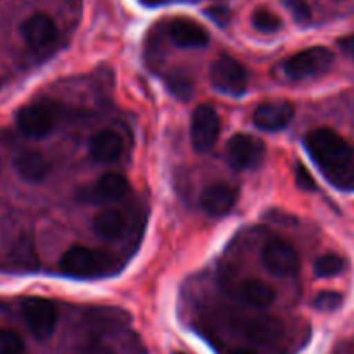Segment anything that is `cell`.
<instances>
[{
  "label": "cell",
  "mask_w": 354,
  "mask_h": 354,
  "mask_svg": "<svg viewBox=\"0 0 354 354\" xmlns=\"http://www.w3.org/2000/svg\"><path fill=\"white\" fill-rule=\"evenodd\" d=\"M311 156L328 182L344 190H354V149L332 128H317L304 140Z\"/></svg>",
  "instance_id": "cell-1"
},
{
  "label": "cell",
  "mask_w": 354,
  "mask_h": 354,
  "mask_svg": "<svg viewBox=\"0 0 354 354\" xmlns=\"http://www.w3.org/2000/svg\"><path fill=\"white\" fill-rule=\"evenodd\" d=\"M109 266V256L85 245H75L62 254L59 268L62 273L76 279H92L106 272Z\"/></svg>",
  "instance_id": "cell-2"
},
{
  "label": "cell",
  "mask_w": 354,
  "mask_h": 354,
  "mask_svg": "<svg viewBox=\"0 0 354 354\" xmlns=\"http://www.w3.org/2000/svg\"><path fill=\"white\" fill-rule=\"evenodd\" d=\"M334 64V52L327 47H310L289 57L283 71L292 80H304L327 73Z\"/></svg>",
  "instance_id": "cell-3"
},
{
  "label": "cell",
  "mask_w": 354,
  "mask_h": 354,
  "mask_svg": "<svg viewBox=\"0 0 354 354\" xmlns=\"http://www.w3.org/2000/svg\"><path fill=\"white\" fill-rule=\"evenodd\" d=\"M21 310L28 328L38 341H47L52 337L57 325V310L52 301L44 297H28L23 301Z\"/></svg>",
  "instance_id": "cell-4"
},
{
  "label": "cell",
  "mask_w": 354,
  "mask_h": 354,
  "mask_svg": "<svg viewBox=\"0 0 354 354\" xmlns=\"http://www.w3.org/2000/svg\"><path fill=\"white\" fill-rule=\"evenodd\" d=\"M266 145L261 138L249 133H237L227 145L228 162L235 169H254L263 165Z\"/></svg>",
  "instance_id": "cell-5"
},
{
  "label": "cell",
  "mask_w": 354,
  "mask_h": 354,
  "mask_svg": "<svg viewBox=\"0 0 354 354\" xmlns=\"http://www.w3.org/2000/svg\"><path fill=\"white\" fill-rule=\"evenodd\" d=\"M211 83L225 95L239 97L248 90V73L241 62L221 55L211 66Z\"/></svg>",
  "instance_id": "cell-6"
},
{
  "label": "cell",
  "mask_w": 354,
  "mask_h": 354,
  "mask_svg": "<svg viewBox=\"0 0 354 354\" xmlns=\"http://www.w3.org/2000/svg\"><path fill=\"white\" fill-rule=\"evenodd\" d=\"M221 131V120L216 111L207 104L197 106L192 114L190 138L197 152H209L218 142Z\"/></svg>",
  "instance_id": "cell-7"
},
{
  "label": "cell",
  "mask_w": 354,
  "mask_h": 354,
  "mask_svg": "<svg viewBox=\"0 0 354 354\" xmlns=\"http://www.w3.org/2000/svg\"><path fill=\"white\" fill-rule=\"evenodd\" d=\"M261 261L270 273L279 277H290L299 272V254L289 242L272 239L261 251Z\"/></svg>",
  "instance_id": "cell-8"
},
{
  "label": "cell",
  "mask_w": 354,
  "mask_h": 354,
  "mask_svg": "<svg viewBox=\"0 0 354 354\" xmlns=\"http://www.w3.org/2000/svg\"><path fill=\"white\" fill-rule=\"evenodd\" d=\"M24 41L35 50L50 47L57 40V26L54 19L45 12H35L21 24Z\"/></svg>",
  "instance_id": "cell-9"
},
{
  "label": "cell",
  "mask_w": 354,
  "mask_h": 354,
  "mask_svg": "<svg viewBox=\"0 0 354 354\" xmlns=\"http://www.w3.org/2000/svg\"><path fill=\"white\" fill-rule=\"evenodd\" d=\"M252 120L259 130H282L289 127L290 121L294 120V106L287 100H270L256 107Z\"/></svg>",
  "instance_id": "cell-10"
},
{
  "label": "cell",
  "mask_w": 354,
  "mask_h": 354,
  "mask_svg": "<svg viewBox=\"0 0 354 354\" xmlns=\"http://www.w3.org/2000/svg\"><path fill=\"white\" fill-rule=\"evenodd\" d=\"M16 123L26 137L44 138L54 128V116L45 106L30 104L21 107L19 113L16 114Z\"/></svg>",
  "instance_id": "cell-11"
},
{
  "label": "cell",
  "mask_w": 354,
  "mask_h": 354,
  "mask_svg": "<svg viewBox=\"0 0 354 354\" xmlns=\"http://www.w3.org/2000/svg\"><path fill=\"white\" fill-rule=\"evenodd\" d=\"M237 203V189L228 183H213L201 196V206L211 216L230 213Z\"/></svg>",
  "instance_id": "cell-12"
},
{
  "label": "cell",
  "mask_w": 354,
  "mask_h": 354,
  "mask_svg": "<svg viewBox=\"0 0 354 354\" xmlns=\"http://www.w3.org/2000/svg\"><path fill=\"white\" fill-rule=\"evenodd\" d=\"M169 37H171L173 44L183 48L206 47L209 41V33L206 28H203L196 21L183 19V17L175 19L169 24Z\"/></svg>",
  "instance_id": "cell-13"
},
{
  "label": "cell",
  "mask_w": 354,
  "mask_h": 354,
  "mask_svg": "<svg viewBox=\"0 0 354 354\" xmlns=\"http://www.w3.org/2000/svg\"><path fill=\"white\" fill-rule=\"evenodd\" d=\"M88 152L93 161L100 165H109L116 161L123 152V140L113 130H102L90 138Z\"/></svg>",
  "instance_id": "cell-14"
},
{
  "label": "cell",
  "mask_w": 354,
  "mask_h": 354,
  "mask_svg": "<svg viewBox=\"0 0 354 354\" xmlns=\"http://www.w3.org/2000/svg\"><path fill=\"white\" fill-rule=\"evenodd\" d=\"M14 168H16L17 175L21 176L26 182H41V180L47 178L48 171H50V165H48L47 159L44 158V154L35 151L23 152V154L17 156L14 159Z\"/></svg>",
  "instance_id": "cell-15"
},
{
  "label": "cell",
  "mask_w": 354,
  "mask_h": 354,
  "mask_svg": "<svg viewBox=\"0 0 354 354\" xmlns=\"http://www.w3.org/2000/svg\"><path fill=\"white\" fill-rule=\"evenodd\" d=\"M237 297L242 303L249 304V306L265 310V308L273 304L275 292H273V289L268 283L261 282V280H245V282L239 286Z\"/></svg>",
  "instance_id": "cell-16"
},
{
  "label": "cell",
  "mask_w": 354,
  "mask_h": 354,
  "mask_svg": "<svg viewBox=\"0 0 354 354\" xmlns=\"http://www.w3.org/2000/svg\"><path fill=\"white\" fill-rule=\"evenodd\" d=\"M127 228V218L118 209H104L93 220V230L104 239H118Z\"/></svg>",
  "instance_id": "cell-17"
},
{
  "label": "cell",
  "mask_w": 354,
  "mask_h": 354,
  "mask_svg": "<svg viewBox=\"0 0 354 354\" xmlns=\"http://www.w3.org/2000/svg\"><path fill=\"white\" fill-rule=\"evenodd\" d=\"M283 332L282 322L272 317L254 318L245 325V335L254 342H272Z\"/></svg>",
  "instance_id": "cell-18"
},
{
  "label": "cell",
  "mask_w": 354,
  "mask_h": 354,
  "mask_svg": "<svg viewBox=\"0 0 354 354\" xmlns=\"http://www.w3.org/2000/svg\"><path fill=\"white\" fill-rule=\"evenodd\" d=\"M130 190V183H128L127 176L121 173L109 171L99 178L95 185V194L104 201H120Z\"/></svg>",
  "instance_id": "cell-19"
},
{
  "label": "cell",
  "mask_w": 354,
  "mask_h": 354,
  "mask_svg": "<svg viewBox=\"0 0 354 354\" xmlns=\"http://www.w3.org/2000/svg\"><path fill=\"white\" fill-rule=\"evenodd\" d=\"M346 268H348V261L342 256L334 254V252L320 256L315 263V273L320 279H330V277L341 275V273L346 272Z\"/></svg>",
  "instance_id": "cell-20"
},
{
  "label": "cell",
  "mask_w": 354,
  "mask_h": 354,
  "mask_svg": "<svg viewBox=\"0 0 354 354\" xmlns=\"http://www.w3.org/2000/svg\"><path fill=\"white\" fill-rule=\"evenodd\" d=\"M252 24L261 33H277L282 28V19L268 9H256L252 14Z\"/></svg>",
  "instance_id": "cell-21"
},
{
  "label": "cell",
  "mask_w": 354,
  "mask_h": 354,
  "mask_svg": "<svg viewBox=\"0 0 354 354\" xmlns=\"http://www.w3.org/2000/svg\"><path fill=\"white\" fill-rule=\"evenodd\" d=\"M24 342L14 330L0 328V354H23Z\"/></svg>",
  "instance_id": "cell-22"
},
{
  "label": "cell",
  "mask_w": 354,
  "mask_h": 354,
  "mask_svg": "<svg viewBox=\"0 0 354 354\" xmlns=\"http://www.w3.org/2000/svg\"><path fill=\"white\" fill-rule=\"evenodd\" d=\"M344 303V297L342 294L335 292V290H324V292L318 294L313 301V306L318 311H324V313H330V311L339 310Z\"/></svg>",
  "instance_id": "cell-23"
},
{
  "label": "cell",
  "mask_w": 354,
  "mask_h": 354,
  "mask_svg": "<svg viewBox=\"0 0 354 354\" xmlns=\"http://www.w3.org/2000/svg\"><path fill=\"white\" fill-rule=\"evenodd\" d=\"M168 86L176 97H182V99H189L192 95V82L187 76H169Z\"/></svg>",
  "instance_id": "cell-24"
},
{
  "label": "cell",
  "mask_w": 354,
  "mask_h": 354,
  "mask_svg": "<svg viewBox=\"0 0 354 354\" xmlns=\"http://www.w3.org/2000/svg\"><path fill=\"white\" fill-rule=\"evenodd\" d=\"M287 7L290 9L297 23L308 24L311 21V9L306 0H286Z\"/></svg>",
  "instance_id": "cell-25"
},
{
  "label": "cell",
  "mask_w": 354,
  "mask_h": 354,
  "mask_svg": "<svg viewBox=\"0 0 354 354\" xmlns=\"http://www.w3.org/2000/svg\"><path fill=\"white\" fill-rule=\"evenodd\" d=\"M296 182H297V187H299L301 190H308V192H313V190H317V182H315V178L311 176V173L308 171L303 165H299L296 168Z\"/></svg>",
  "instance_id": "cell-26"
},
{
  "label": "cell",
  "mask_w": 354,
  "mask_h": 354,
  "mask_svg": "<svg viewBox=\"0 0 354 354\" xmlns=\"http://www.w3.org/2000/svg\"><path fill=\"white\" fill-rule=\"evenodd\" d=\"M206 14L209 19H213L214 23H218L220 26H227L232 19L230 9H228V7H223V6L209 7V9H206Z\"/></svg>",
  "instance_id": "cell-27"
},
{
  "label": "cell",
  "mask_w": 354,
  "mask_h": 354,
  "mask_svg": "<svg viewBox=\"0 0 354 354\" xmlns=\"http://www.w3.org/2000/svg\"><path fill=\"white\" fill-rule=\"evenodd\" d=\"M337 45H339V48H341V52L346 55V57L353 59V61H354V33L353 35H346V37L339 38Z\"/></svg>",
  "instance_id": "cell-28"
},
{
  "label": "cell",
  "mask_w": 354,
  "mask_h": 354,
  "mask_svg": "<svg viewBox=\"0 0 354 354\" xmlns=\"http://www.w3.org/2000/svg\"><path fill=\"white\" fill-rule=\"evenodd\" d=\"M230 354H259L256 351H252V349H244V348H239V349H234Z\"/></svg>",
  "instance_id": "cell-29"
},
{
  "label": "cell",
  "mask_w": 354,
  "mask_h": 354,
  "mask_svg": "<svg viewBox=\"0 0 354 354\" xmlns=\"http://www.w3.org/2000/svg\"><path fill=\"white\" fill-rule=\"evenodd\" d=\"M142 2H144L145 6H159V3L166 2V0H142Z\"/></svg>",
  "instance_id": "cell-30"
},
{
  "label": "cell",
  "mask_w": 354,
  "mask_h": 354,
  "mask_svg": "<svg viewBox=\"0 0 354 354\" xmlns=\"http://www.w3.org/2000/svg\"><path fill=\"white\" fill-rule=\"evenodd\" d=\"M90 354H111V353L106 351V349H102V348H95Z\"/></svg>",
  "instance_id": "cell-31"
},
{
  "label": "cell",
  "mask_w": 354,
  "mask_h": 354,
  "mask_svg": "<svg viewBox=\"0 0 354 354\" xmlns=\"http://www.w3.org/2000/svg\"><path fill=\"white\" fill-rule=\"evenodd\" d=\"M175 354H185V353H175Z\"/></svg>",
  "instance_id": "cell-32"
}]
</instances>
